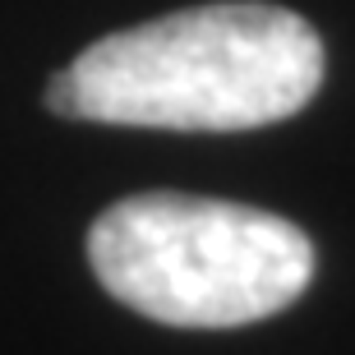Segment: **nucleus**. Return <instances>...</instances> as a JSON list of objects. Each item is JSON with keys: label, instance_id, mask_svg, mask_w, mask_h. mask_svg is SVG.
Wrapping results in <instances>:
<instances>
[{"label": "nucleus", "instance_id": "nucleus-1", "mask_svg": "<svg viewBox=\"0 0 355 355\" xmlns=\"http://www.w3.org/2000/svg\"><path fill=\"white\" fill-rule=\"evenodd\" d=\"M323 83V42L268 0H222L97 37L46 88L69 120L139 130H259Z\"/></svg>", "mask_w": 355, "mask_h": 355}, {"label": "nucleus", "instance_id": "nucleus-2", "mask_svg": "<svg viewBox=\"0 0 355 355\" xmlns=\"http://www.w3.org/2000/svg\"><path fill=\"white\" fill-rule=\"evenodd\" d=\"M88 263L106 295L171 328H245L295 304L314 245L277 212L198 194H130L92 222Z\"/></svg>", "mask_w": 355, "mask_h": 355}]
</instances>
